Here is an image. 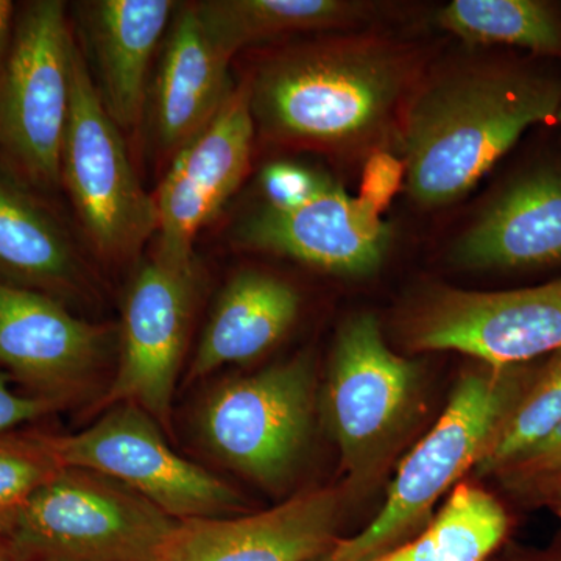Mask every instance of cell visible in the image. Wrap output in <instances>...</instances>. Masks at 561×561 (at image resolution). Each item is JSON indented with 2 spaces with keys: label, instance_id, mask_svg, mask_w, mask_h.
<instances>
[{
  "label": "cell",
  "instance_id": "cell-29",
  "mask_svg": "<svg viewBox=\"0 0 561 561\" xmlns=\"http://www.w3.org/2000/svg\"><path fill=\"white\" fill-rule=\"evenodd\" d=\"M401 183V164L390 154L373 157L365 169L362 181L360 201L381 213L383 206L390 202Z\"/></svg>",
  "mask_w": 561,
  "mask_h": 561
},
{
  "label": "cell",
  "instance_id": "cell-9",
  "mask_svg": "<svg viewBox=\"0 0 561 561\" xmlns=\"http://www.w3.org/2000/svg\"><path fill=\"white\" fill-rule=\"evenodd\" d=\"M164 434L138 405L119 404L77 434L39 435L60 468L101 472L130 486L175 522L241 511V494L179 456Z\"/></svg>",
  "mask_w": 561,
  "mask_h": 561
},
{
  "label": "cell",
  "instance_id": "cell-12",
  "mask_svg": "<svg viewBox=\"0 0 561 561\" xmlns=\"http://www.w3.org/2000/svg\"><path fill=\"white\" fill-rule=\"evenodd\" d=\"M254 131L245 83L231 91L208 127L175 154L153 195L158 213L154 256L173 264L195 260L198 231L217 216L245 176Z\"/></svg>",
  "mask_w": 561,
  "mask_h": 561
},
{
  "label": "cell",
  "instance_id": "cell-32",
  "mask_svg": "<svg viewBox=\"0 0 561 561\" xmlns=\"http://www.w3.org/2000/svg\"><path fill=\"white\" fill-rule=\"evenodd\" d=\"M7 560H9V556H7L5 545H3V541L0 540V561Z\"/></svg>",
  "mask_w": 561,
  "mask_h": 561
},
{
  "label": "cell",
  "instance_id": "cell-26",
  "mask_svg": "<svg viewBox=\"0 0 561 561\" xmlns=\"http://www.w3.org/2000/svg\"><path fill=\"white\" fill-rule=\"evenodd\" d=\"M559 470H561V423L551 437L546 438L537 448L505 468L496 478H500L513 493L524 497L534 486Z\"/></svg>",
  "mask_w": 561,
  "mask_h": 561
},
{
  "label": "cell",
  "instance_id": "cell-22",
  "mask_svg": "<svg viewBox=\"0 0 561 561\" xmlns=\"http://www.w3.org/2000/svg\"><path fill=\"white\" fill-rule=\"evenodd\" d=\"M508 526L511 518L493 494L460 482L419 535L375 561H486Z\"/></svg>",
  "mask_w": 561,
  "mask_h": 561
},
{
  "label": "cell",
  "instance_id": "cell-2",
  "mask_svg": "<svg viewBox=\"0 0 561 561\" xmlns=\"http://www.w3.org/2000/svg\"><path fill=\"white\" fill-rule=\"evenodd\" d=\"M400 54L378 43L335 41L275 55L249 81L254 125L272 139L356 146L375 138L408 83Z\"/></svg>",
  "mask_w": 561,
  "mask_h": 561
},
{
  "label": "cell",
  "instance_id": "cell-20",
  "mask_svg": "<svg viewBox=\"0 0 561 561\" xmlns=\"http://www.w3.org/2000/svg\"><path fill=\"white\" fill-rule=\"evenodd\" d=\"M300 294L268 273H238L221 291L190 365L187 382L272 350L300 313Z\"/></svg>",
  "mask_w": 561,
  "mask_h": 561
},
{
  "label": "cell",
  "instance_id": "cell-35",
  "mask_svg": "<svg viewBox=\"0 0 561 561\" xmlns=\"http://www.w3.org/2000/svg\"><path fill=\"white\" fill-rule=\"evenodd\" d=\"M7 561H13V560H7Z\"/></svg>",
  "mask_w": 561,
  "mask_h": 561
},
{
  "label": "cell",
  "instance_id": "cell-13",
  "mask_svg": "<svg viewBox=\"0 0 561 561\" xmlns=\"http://www.w3.org/2000/svg\"><path fill=\"white\" fill-rule=\"evenodd\" d=\"M234 236L245 249L343 276L378 271L390 243L389 225L379 213L327 180L295 205L265 203L236 227Z\"/></svg>",
  "mask_w": 561,
  "mask_h": 561
},
{
  "label": "cell",
  "instance_id": "cell-6",
  "mask_svg": "<svg viewBox=\"0 0 561 561\" xmlns=\"http://www.w3.org/2000/svg\"><path fill=\"white\" fill-rule=\"evenodd\" d=\"M419 370L398 356L371 313L351 317L332 351L323 415L341 453L346 491L370 486L411 420Z\"/></svg>",
  "mask_w": 561,
  "mask_h": 561
},
{
  "label": "cell",
  "instance_id": "cell-31",
  "mask_svg": "<svg viewBox=\"0 0 561 561\" xmlns=\"http://www.w3.org/2000/svg\"><path fill=\"white\" fill-rule=\"evenodd\" d=\"M14 7L9 0H0V72L9 58L14 35Z\"/></svg>",
  "mask_w": 561,
  "mask_h": 561
},
{
  "label": "cell",
  "instance_id": "cell-17",
  "mask_svg": "<svg viewBox=\"0 0 561 561\" xmlns=\"http://www.w3.org/2000/svg\"><path fill=\"white\" fill-rule=\"evenodd\" d=\"M231 58L210 41L194 5L176 10L153 90L154 136L176 154L217 116L230 98Z\"/></svg>",
  "mask_w": 561,
  "mask_h": 561
},
{
  "label": "cell",
  "instance_id": "cell-34",
  "mask_svg": "<svg viewBox=\"0 0 561 561\" xmlns=\"http://www.w3.org/2000/svg\"><path fill=\"white\" fill-rule=\"evenodd\" d=\"M549 561H561V559H556V560H549Z\"/></svg>",
  "mask_w": 561,
  "mask_h": 561
},
{
  "label": "cell",
  "instance_id": "cell-11",
  "mask_svg": "<svg viewBox=\"0 0 561 561\" xmlns=\"http://www.w3.org/2000/svg\"><path fill=\"white\" fill-rule=\"evenodd\" d=\"M201 286L197 257L173 264L153 256L128 286L116 375L99 405H138L172 432V402Z\"/></svg>",
  "mask_w": 561,
  "mask_h": 561
},
{
  "label": "cell",
  "instance_id": "cell-1",
  "mask_svg": "<svg viewBox=\"0 0 561 561\" xmlns=\"http://www.w3.org/2000/svg\"><path fill=\"white\" fill-rule=\"evenodd\" d=\"M561 79L508 61L454 70L432 81L405 113L402 149L413 201H457L534 125L553 121Z\"/></svg>",
  "mask_w": 561,
  "mask_h": 561
},
{
  "label": "cell",
  "instance_id": "cell-14",
  "mask_svg": "<svg viewBox=\"0 0 561 561\" xmlns=\"http://www.w3.org/2000/svg\"><path fill=\"white\" fill-rule=\"evenodd\" d=\"M110 330L77 319L61 300L0 280V368L38 397L65 404L105 365Z\"/></svg>",
  "mask_w": 561,
  "mask_h": 561
},
{
  "label": "cell",
  "instance_id": "cell-23",
  "mask_svg": "<svg viewBox=\"0 0 561 561\" xmlns=\"http://www.w3.org/2000/svg\"><path fill=\"white\" fill-rule=\"evenodd\" d=\"M438 24L460 39L511 46L561 60V16L540 0H456L438 13Z\"/></svg>",
  "mask_w": 561,
  "mask_h": 561
},
{
  "label": "cell",
  "instance_id": "cell-33",
  "mask_svg": "<svg viewBox=\"0 0 561 561\" xmlns=\"http://www.w3.org/2000/svg\"><path fill=\"white\" fill-rule=\"evenodd\" d=\"M556 121L559 122V124L561 125V102H560L559 111H557Z\"/></svg>",
  "mask_w": 561,
  "mask_h": 561
},
{
  "label": "cell",
  "instance_id": "cell-10",
  "mask_svg": "<svg viewBox=\"0 0 561 561\" xmlns=\"http://www.w3.org/2000/svg\"><path fill=\"white\" fill-rule=\"evenodd\" d=\"M416 353L456 351L490 367H512L561 351V278L502 291L437 287L404 324Z\"/></svg>",
  "mask_w": 561,
  "mask_h": 561
},
{
  "label": "cell",
  "instance_id": "cell-27",
  "mask_svg": "<svg viewBox=\"0 0 561 561\" xmlns=\"http://www.w3.org/2000/svg\"><path fill=\"white\" fill-rule=\"evenodd\" d=\"M324 179L289 162H276L262 172V190L271 205L289 206L306 201L319 190Z\"/></svg>",
  "mask_w": 561,
  "mask_h": 561
},
{
  "label": "cell",
  "instance_id": "cell-18",
  "mask_svg": "<svg viewBox=\"0 0 561 561\" xmlns=\"http://www.w3.org/2000/svg\"><path fill=\"white\" fill-rule=\"evenodd\" d=\"M172 0L88 3V33L99 70V94L121 130H136L146 113L151 60L179 10Z\"/></svg>",
  "mask_w": 561,
  "mask_h": 561
},
{
  "label": "cell",
  "instance_id": "cell-19",
  "mask_svg": "<svg viewBox=\"0 0 561 561\" xmlns=\"http://www.w3.org/2000/svg\"><path fill=\"white\" fill-rule=\"evenodd\" d=\"M0 275L58 300L84 297L90 289L68 231L10 169H0Z\"/></svg>",
  "mask_w": 561,
  "mask_h": 561
},
{
  "label": "cell",
  "instance_id": "cell-5",
  "mask_svg": "<svg viewBox=\"0 0 561 561\" xmlns=\"http://www.w3.org/2000/svg\"><path fill=\"white\" fill-rule=\"evenodd\" d=\"M316 387L311 354L221 383L198 413L202 440L243 478L283 489L311 442Z\"/></svg>",
  "mask_w": 561,
  "mask_h": 561
},
{
  "label": "cell",
  "instance_id": "cell-30",
  "mask_svg": "<svg viewBox=\"0 0 561 561\" xmlns=\"http://www.w3.org/2000/svg\"><path fill=\"white\" fill-rule=\"evenodd\" d=\"M523 500L540 502L561 515V470L534 486Z\"/></svg>",
  "mask_w": 561,
  "mask_h": 561
},
{
  "label": "cell",
  "instance_id": "cell-8",
  "mask_svg": "<svg viewBox=\"0 0 561 561\" xmlns=\"http://www.w3.org/2000/svg\"><path fill=\"white\" fill-rule=\"evenodd\" d=\"M121 131L76 44L61 183L92 247L116 262L130 260L158 231L154 198L140 186Z\"/></svg>",
  "mask_w": 561,
  "mask_h": 561
},
{
  "label": "cell",
  "instance_id": "cell-21",
  "mask_svg": "<svg viewBox=\"0 0 561 561\" xmlns=\"http://www.w3.org/2000/svg\"><path fill=\"white\" fill-rule=\"evenodd\" d=\"M370 7L346 0H206L194 3L210 41L230 58L257 41L345 27L364 20Z\"/></svg>",
  "mask_w": 561,
  "mask_h": 561
},
{
  "label": "cell",
  "instance_id": "cell-24",
  "mask_svg": "<svg viewBox=\"0 0 561 561\" xmlns=\"http://www.w3.org/2000/svg\"><path fill=\"white\" fill-rule=\"evenodd\" d=\"M561 423V351L542 362L504 420L476 472L497 476L551 437Z\"/></svg>",
  "mask_w": 561,
  "mask_h": 561
},
{
  "label": "cell",
  "instance_id": "cell-15",
  "mask_svg": "<svg viewBox=\"0 0 561 561\" xmlns=\"http://www.w3.org/2000/svg\"><path fill=\"white\" fill-rule=\"evenodd\" d=\"M345 496L321 486L254 515L176 522L157 561H316L341 538Z\"/></svg>",
  "mask_w": 561,
  "mask_h": 561
},
{
  "label": "cell",
  "instance_id": "cell-25",
  "mask_svg": "<svg viewBox=\"0 0 561 561\" xmlns=\"http://www.w3.org/2000/svg\"><path fill=\"white\" fill-rule=\"evenodd\" d=\"M60 470L41 435H0V540L18 512Z\"/></svg>",
  "mask_w": 561,
  "mask_h": 561
},
{
  "label": "cell",
  "instance_id": "cell-28",
  "mask_svg": "<svg viewBox=\"0 0 561 561\" xmlns=\"http://www.w3.org/2000/svg\"><path fill=\"white\" fill-rule=\"evenodd\" d=\"M9 378L5 371L0 368V435L7 434L13 427L20 426L27 421L39 419L47 413L62 408L60 401L50 400V398L22 397L14 393L9 387Z\"/></svg>",
  "mask_w": 561,
  "mask_h": 561
},
{
  "label": "cell",
  "instance_id": "cell-16",
  "mask_svg": "<svg viewBox=\"0 0 561 561\" xmlns=\"http://www.w3.org/2000/svg\"><path fill=\"white\" fill-rule=\"evenodd\" d=\"M478 271H523L561 262V168L523 173L483 210L454 247Z\"/></svg>",
  "mask_w": 561,
  "mask_h": 561
},
{
  "label": "cell",
  "instance_id": "cell-4",
  "mask_svg": "<svg viewBox=\"0 0 561 561\" xmlns=\"http://www.w3.org/2000/svg\"><path fill=\"white\" fill-rule=\"evenodd\" d=\"M175 519L130 486L62 467L3 535L13 561H157Z\"/></svg>",
  "mask_w": 561,
  "mask_h": 561
},
{
  "label": "cell",
  "instance_id": "cell-7",
  "mask_svg": "<svg viewBox=\"0 0 561 561\" xmlns=\"http://www.w3.org/2000/svg\"><path fill=\"white\" fill-rule=\"evenodd\" d=\"M73 49L66 3L36 0L18 18L0 72V151L11 172L41 190L61 183Z\"/></svg>",
  "mask_w": 561,
  "mask_h": 561
},
{
  "label": "cell",
  "instance_id": "cell-3",
  "mask_svg": "<svg viewBox=\"0 0 561 561\" xmlns=\"http://www.w3.org/2000/svg\"><path fill=\"white\" fill-rule=\"evenodd\" d=\"M534 371L527 364L490 367L478 362L465 373L440 419L401 461L381 511L316 561H375L419 535L437 501L476 468Z\"/></svg>",
  "mask_w": 561,
  "mask_h": 561
}]
</instances>
